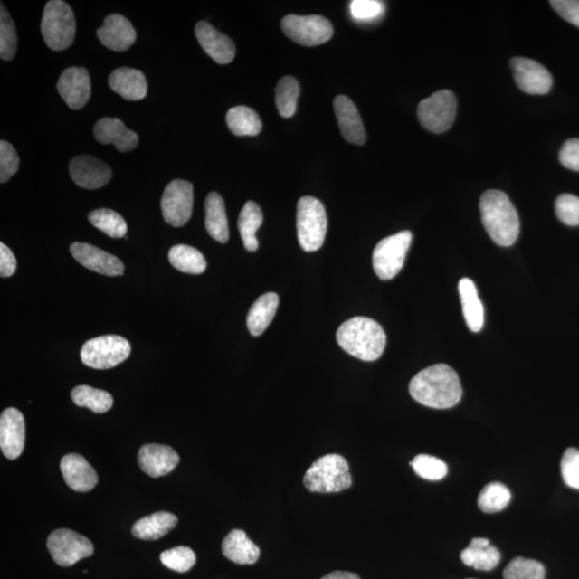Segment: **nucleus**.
Segmentation results:
<instances>
[{
    "mask_svg": "<svg viewBox=\"0 0 579 579\" xmlns=\"http://www.w3.org/2000/svg\"><path fill=\"white\" fill-rule=\"evenodd\" d=\"M61 470L69 488L75 491L86 492L96 488L97 472L82 455L72 453L63 456Z\"/></svg>",
    "mask_w": 579,
    "mask_h": 579,
    "instance_id": "nucleus-21",
    "label": "nucleus"
},
{
    "mask_svg": "<svg viewBox=\"0 0 579 579\" xmlns=\"http://www.w3.org/2000/svg\"><path fill=\"white\" fill-rule=\"evenodd\" d=\"M138 460L142 471L157 479L166 476L177 467L179 456L167 445L145 444L138 451Z\"/></svg>",
    "mask_w": 579,
    "mask_h": 579,
    "instance_id": "nucleus-18",
    "label": "nucleus"
},
{
    "mask_svg": "<svg viewBox=\"0 0 579 579\" xmlns=\"http://www.w3.org/2000/svg\"><path fill=\"white\" fill-rule=\"evenodd\" d=\"M459 291L463 317H465L469 329L473 333L482 331L484 327V307L479 298L476 285L469 278H462L460 281Z\"/></svg>",
    "mask_w": 579,
    "mask_h": 579,
    "instance_id": "nucleus-28",
    "label": "nucleus"
},
{
    "mask_svg": "<svg viewBox=\"0 0 579 579\" xmlns=\"http://www.w3.org/2000/svg\"><path fill=\"white\" fill-rule=\"evenodd\" d=\"M413 242L410 231L385 237L375 246L373 254L375 273L381 280H391L403 268L405 257Z\"/></svg>",
    "mask_w": 579,
    "mask_h": 579,
    "instance_id": "nucleus-8",
    "label": "nucleus"
},
{
    "mask_svg": "<svg viewBox=\"0 0 579 579\" xmlns=\"http://www.w3.org/2000/svg\"><path fill=\"white\" fill-rule=\"evenodd\" d=\"M205 227L214 240L222 242L229 241V224L223 196L211 193L205 200Z\"/></svg>",
    "mask_w": 579,
    "mask_h": 579,
    "instance_id": "nucleus-29",
    "label": "nucleus"
},
{
    "mask_svg": "<svg viewBox=\"0 0 579 579\" xmlns=\"http://www.w3.org/2000/svg\"><path fill=\"white\" fill-rule=\"evenodd\" d=\"M16 271V259L13 252L2 242L0 244V276L8 278Z\"/></svg>",
    "mask_w": 579,
    "mask_h": 579,
    "instance_id": "nucleus-48",
    "label": "nucleus"
},
{
    "mask_svg": "<svg viewBox=\"0 0 579 579\" xmlns=\"http://www.w3.org/2000/svg\"><path fill=\"white\" fill-rule=\"evenodd\" d=\"M90 223L113 239L126 237L127 223L125 219L109 208L92 211L89 215Z\"/></svg>",
    "mask_w": 579,
    "mask_h": 579,
    "instance_id": "nucleus-35",
    "label": "nucleus"
},
{
    "mask_svg": "<svg viewBox=\"0 0 579 579\" xmlns=\"http://www.w3.org/2000/svg\"><path fill=\"white\" fill-rule=\"evenodd\" d=\"M334 109L339 129L346 140L356 145H363L366 142V131H365L360 113L350 98L336 97Z\"/></svg>",
    "mask_w": 579,
    "mask_h": 579,
    "instance_id": "nucleus-22",
    "label": "nucleus"
},
{
    "mask_svg": "<svg viewBox=\"0 0 579 579\" xmlns=\"http://www.w3.org/2000/svg\"><path fill=\"white\" fill-rule=\"evenodd\" d=\"M280 298L276 293H265L253 303L247 317L249 332L253 336L262 335L276 315Z\"/></svg>",
    "mask_w": 579,
    "mask_h": 579,
    "instance_id": "nucleus-30",
    "label": "nucleus"
},
{
    "mask_svg": "<svg viewBox=\"0 0 579 579\" xmlns=\"http://www.w3.org/2000/svg\"><path fill=\"white\" fill-rule=\"evenodd\" d=\"M419 477L428 480H440L447 477L448 466L443 460L431 455L421 454L411 462Z\"/></svg>",
    "mask_w": 579,
    "mask_h": 579,
    "instance_id": "nucleus-41",
    "label": "nucleus"
},
{
    "mask_svg": "<svg viewBox=\"0 0 579 579\" xmlns=\"http://www.w3.org/2000/svg\"><path fill=\"white\" fill-rule=\"evenodd\" d=\"M71 398L79 407L89 408L95 413H106L113 407L111 394L89 385L75 387L71 392Z\"/></svg>",
    "mask_w": 579,
    "mask_h": 579,
    "instance_id": "nucleus-34",
    "label": "nucleus"
},
{
    "mask_svg": "<svg viewBox=\"0 0 579 579\" xmlns=\"http://www.w3.org/2000/svg\"><path fill=\"white\" fill-rule=\"evenodd\" d=\"M351 14L356 20L378 19L384 13V5L376 0H355L350 5Z\"/></svg>",
    "mask_w": 579,
    "mask_h": 579,
    "instance_id": "nucleus-45",
    "label": "nucleus"
},
{
    "mask_svg": "<svg viewBox=\"0 0 579 579\" xmlns=\"http://www.w3.org/2000/svg\"><path fill=\"white\" fill-rule=\"evenodd\" d=\"M299 85L292 77L282 78L276 87V104L282 118L289 119L297 112Z\"/></svg>",
    "mask_w": 579,
    "mask_h": 579,
    "instance_id": "nucleus-36",
    "label": "nucleus"
},
{
    "mask_svg": "<svg viewBox=\"0 0 579 579\" xmlns=\"http://www.w3.org/2000/svg\"><path fill=\"white\" fill-rule=\"evenodd\" d=\"M170 263L186 274L199 275L206 270V261L202 252L188 245H176L169 252Z\"/></svg>",
    "mask_w": 579,
    "mask_h": 579,
    "instance_id": "nucleus-33",
    "label": "nucleus"
},
{
    "mask_svg": "<svg viewBox=\"0 0 579 579\" xmlns=\"http://www.w3.org/2000/svg\"><path fill=\"white\" fill-rule=\"evenodd\" d=\"M109 85L126 100L138 101L147 95V81L142 71L132 68L116 69L109 78Z\"/></svg>",
    "mask_w": 579,
    "mask_h": 579,
    "instance_id": "nucleus-24",
    "label": "nucleus"
},
{
    "mask_svg": "<svg viewBox=\"0 0 579 579\" xmlns=\"http://www.w3.org/2000/svg\"><path fill=\"white\" fill-rule=\"evenodd\" d=\"M49 552L58 565L71 566L94 554V546L84 536L71 529H58L48 538Z\"/></svg>",
    "mask_w": 579,
    "mask_h": 579,
    "instance_id": "nucleus-11",
    "label": "nucleus"
},
{
    "mask_svg": "<svg viewBox=\"0 0 579 579\" xmlns=\"http://www.w3.org/2000/svg\"><path fill=\"white\" fill-rule=\"evenodd\" d=\"M480 215L485 230L497 245L509 247L517 241L520 222L517 208L500 190H488L480 196Z\"/></svg>",
    "mask_w": 579,
    "mask_h": 579,
    "instance_id": "nucleus-2",
    "label": "nucleus"
},
{
    "mask_svg": "<svg viewBox=\"0 0 579 579\" xmlns=\"http://www.w3.org/2000/svg\"><path fill=\"white\" fill-rule=\"evenodd\" d=\"M511 491L501 483L486 485L479 496V508L484 513H498L505 509L511 501Z\"/></svg>",
    "mask_w": 579,
    "mask_h": 579,
    "instance_id": "nucleus-37",
    "label": "nucleus"
},
{
    "mask_svg": "<svg viewBox=\"0 0 579 579\" xmlns=\"http://www.w3.org/2000/svg\"><path fill=\"white\" fill-rule=\"evenodd\" d=\"M71 176L81 188L98 189L111 181L112 170L106 162L92 156H78L71 162Z\"/></svg>",
    "mask_w": 579,
    "mask_h": 579,
    "instance_id": "nucleus-16",
    "label": "nucleus"
},
{
    "mask_svg": "<svg viewBox=\"0 0 579 579\" xmlns=\"http://www.w3.org/2000/svg\"><path fill=\"white\" fill-rule=\"evenodd\" d=\"M505 579H546V567L538 561L515 558L503 572Z\"/></svg>",
    "mask_w": 579,
    "mask_h": 579,
    "instance_id": "nucleus-39",
    "label": "nucleus"
},
{
    "mask_svg": "<svg viewBox=\"0 0 579 579\" xmlns=\"http://www.w3.org/2000/svg\"><path fill=\"white\" fill-rule=\"evenodd\" d=\"M195 36L203 50L220 65H227L233 61L236 53L233 42L207 22L201 21L196 24Z\"/></svg>",
    "mask_w": 579,
    "mask_h": 579,
    "instance_id": "nucleus-20",
    "label": "nucleus"
},
{
    "mask_svg": "<svg viewBox=\"0 0 579 579\" xmlns=\"http://www.w3.org/2000/svg\"><path fill=\"white\" fill-rule=\"evenodd\" d=\"M555 214L558 218L570 227L579 225V198L576 195L564 194L555 201Z\"/></svg>",
    "mask_w": 579,
    "mask_h": 579,
    "instance_id": "nucleus-42",
    "label": "nucleus"
},
{
    "mask_svg": "<svg viewBox=\"0 0 579 579\" xmlns=\"http://www.w3.org/2000/svg\"><path fill=\"white\" fill-rule=\"evenodd\" d=\"M456 97L451 90L434 92L419 104L420 123L428 131L443 133L453 125L456 116Z\"/></svg>",
    "mask_w": 579,
    "mask_h": 579,
    "instance_id": "nucleus-10",
    "label": "nucleus"
},
{
    "mask_svg": "<svg viewBox=\"0 0 579 579\" xmlns=\"http://www.w3.org/2000/svg\"><path fill=\"white\" fill-rule=\"evenodd\" d=\"M281 27L286 36L304 46L326 43L333 37L332 23L321 15H295L283 17Z\"/></svg>",
    "mask_w": 579,
    "mask_h": 579,
    "instance_id": "nucleus-9",
    "label": "nucleus"
},
{
    "mask_svg": "<svg viewBox=\"0 0 579 579\" xmlns=\"http://www.w3.org/2000/svg\"><path fill=\"white\" fill-rule=\"evenodd\" d=\"M509 63L520 90L530 95H546L552 89V75L541 63L525 57H514Z\"/></svg>",
    "mask_w": 579,
    "mask_h": 579,
    "instance_id": "nucleus-13",
    "label": "nucleus"
},
{
    "mask_svg": "<svg viewBox=\"0 0 579 579\" xmlns=\"http://www.w3.org/2000/svg\"><path fill=\"white\" fill-rule=\"evenodd\" d=\"M0 13V57L3 61L9 62L13 61L16 54V28L4 4Z\"/></svg>",
    "mask_w": 579,
    "mask_h": 579,
    "instance_id": "nucleus-38",
    "label": "nucleus"
},
{
    "mask_svg": "<svg viewBox=\"0 0 579 579\" xmlns=\"http://www.w3.org/2000/svg\"><path fill=\"white\" fill-rule=\"evenodd\" d=\"M559 159L566 169L579 172V140L571 138L561 147Z\"/></svg>",
    "mask_w": 579,
    "mask_h": 579,
    "instance_id": "nucleus-46",
    "label": "nucleus"
},
{
    "mask_svg": "<svg viewBox=\"0 0 579 579\" xmlns=\"http://www.w3.org/2000/svg\"><path fill=\"white\" fill-rule=\"evenodd\" d=\"M322 579H361L355 573L350 572H333L331 574L324 576Z\"/></svg>",
    "mask_w": 579,
    "mask_h": 579,
    "instance_id": "nucleus-49",
    "label": "nucleus"
},
{
    "mask_svg": "<svg viewBox=\"0 0 579 579\" xmlns=\"http://www.w3.org/2000/svg\"><path fill=\"white\" fill-rule=\"evenodd\" d=\"M177 517L169 512H157L138 519L132 527V535L140 540L156 541L176 528Z\"/></svg>",
    "mask_w": 579,
    "mask_h": 579,
    "instance_id": "nucleus-27",
    "label": "nucleus"
},
{
    "mask_svg": "<svg viewBox=\"0 0 579 579\" xmlns=\"http://www.w3.org/2000/svg\"><path fill=\"white\" fill-rule=\"evenodd\" d=\"M25 445L24 416L15 408H8L0 416V448L8 460L19 459Z\"/></svg>",
    "mask_w": 579,
    "mask_h": 579,
    "instance_id": "nucleus-14",
    "label": "nucleus"
},
{
    "mask_svg": "<svg viewBox=\"0 0 579 579\" xmlns=\"http://www.w3.org/2000/svg\"><path fill=\"white\" fill-rule=\"evenodd\" d=\"M20 157L9 142H0V182L7 183L19 170Z\"/></svg>",
    "mask_w": 579,
    "mask_h": 579,
    "instance_id": "nucleus-43",
    "label": "nucleus"
},
{
    "mask_svg": "<svg viewBox=\"0 0 579 579\" xmlns=\"http://www.w3.org/2000/svg\"><path fill=\"white\" fill-rule=\"evenodd\" d=\"M336 338L341 349L366 362L378 360L386 346L384 329L378 322L366 317L352 318L341 324Z\"/></svg>",
    "mask_w": 579,
    "mask_h": 579,
    "instance_id": "nucleus-3",
    "label": "nucleus"
},
{
    "mask_svg": "<svg viewBox=\"0 0 579 579\" xmlns=\"http://www.w3.org/2000/svg\"><path fill=\"white\" fill-rule=\"evenodd\" d=\"M71 252L79 263L86 269L107 276H119L124 274V263L113 254L101 251L86 242H74Z\"/></svg>",
    "mask_w": 579,
    "mask_h": 579,
    "instance_id": "nucleus-17",
    "label": "nucleus"
},
{
    "mask_svg": "<svg viewBox=\"0 0 579 579\" xmlns=\"http://www.w3.org/2000/svg\"><path fill=\"white\" fill-rule=\"evenodd\" d=\"M304 484L307 489L314 492H339L350 489L349 463L338 454L322 456L306 471Z\"/></svg>",
    "mask_w": 579,
    "mask_h": 579,
    "instance_id": "nucleus-4",
    "label": "nucleus"
},
{
    "mask_svg": "<svg viewBox=\"0 0 579 579\" xmlns=\"http://www.w3.org/2000/svg\"><path fill=\"white\" fill-rule=\"evenodd\" d=\"M409 392L416 402L433 409L453 408L462 396L459 375L445 364L432 365L415 375Z\"/></svg>",
    "mask_w": 579,
    "mask_h": 579,
    "instance_id": "nucleus-1",
    "label": "nucleus"
},
{
    "mask_svg": "<svg viewBox=\"0 0 579 579\" xmlns=\"http://www.w3.org/2000/svg\"><path fill=\"white\" fill-rule=\"evenodd\" d=\"M263 223V214L253 201H248L240 214L239 230L244 246L248 252H257L259 242L257 231Z\"/></svg>",
    "mask_w": 579,
    "mask_h": 579,
    "instance_id": "nucleus-31",
    "label": "nucleus"
},
{
    "mask_svg": "<svg viewBox=\"0 0 579 579\" xmlns=\"http://www.w3.org/2000/svg\"><path fill=\"white\" fill-rule=\"evenodd\" d=\"M561 474L565 483L573 489L579 490V451L567 449L561 460Z\"/></svg>",
    "mask_w": 579,
    "mask_h": 579,
    "instance_id": "nucleus-44",
    "label": "nucleus"
},
{
    "mask_svg": "<svg viewBox=\"0 0 579 579\" xmlns=\"http://www.w3.org/2000/svg\"><path fill=\"white\" fill-rule=\"evenodd\" d=\"M223 554L236 565H253L260 557V548L244 531L232 530L223 543Z\"/></svg>",
    "mask_w": 579,
    "mask_h": 579,
    "instance_id": "nucleus-25",
    "label": "nucleus"
},
{
    "mask_svg": "<svg viewBox=\"0 0 579 579\" xmlns=\"http://www.w3.org/2000/svg\"><path fill=\"white\" fill-rule=\"evenodd\" d=\"M194 186L189 182L176 179L166 187L161 199L162 215L172 227L181 228L193 215Z\"/></svg>",
    "mask_w": 579,
    "mask_h": 579,
    "instance_id": "nucleus-12",
    "label": "nucleus"
},
{
    "mask_svg": "<svg viewBox=\"0 0 579 579\" xmlns=\"http://www.w3.org/2000/svg\"><path fill=\"white\" fill-rule=\"evenodd\" d=\"M96 140L101 144H113L121 153L130 152L138 144V137L119 119L104 118L97 121L94 128Z\"/></svg>",
    "mask_w": 579,
    "mask_h": 579,
    "instance_id": "nucleus-23",
    "label": "nucleus"
},
{
    "mask_svg": "<svg viewBox=\"0 0 579 579\" xmlns=\"http://www.w3.org/2000/svg\"><path fill=\"white\" fill-rule=\"evenodd\" d=\"M460 558L463 564L473 569L491 571L499 565L501 555L499 550L491 546L488 538L477 537L473 538L465 550H462Z\"/></svg>",
    "mask_w": 579,
    "mask_h": 579,
    "instance_id": "nucleus-26",
    "label": "nucleus"
},
{
    "mask_svg": "<svg viewBox=\"0 0 579 579\" xmlns=\"http://www.w3.org/2000/svg\"><path fill=\"white\" fill-rule=\"evenodd\" d=\"M97 36L108 49L124 52L129 50L136 43L137 33L125 16L111 14L106 17L103 25L98 29Z\"/></svg>",
    "mask_w": 579,
    "mask_h": 579,
    "instance_id": "nucleus-19",
    "label": "nucleus"
},
{
    "mask_svg": "<svg viewBox=\"0 0 579 579\" xmlns=\"http://www.w3.org/2000/svg\"><path fill=\"white\" fill-rule=\"evenodd\" d=\"M227 124L231 132L237 137H254L262 130V121L257 112L244 106L229 109Z\"/></svg>",
    "mask_w": 579,
    "mask_h": 579,
    "instance_id": "nucleus-32",
    "label": "nucleus"
},
{
    "mask_svg": "<svg viewBox=\"0 0 579 579\" xmlns=\"http://www.w3.org/2000/svg\"><path fill=\"white\" fill-rule=\"evenodd\" d=\"M44 43L53 51L67 50L74 42L75 19L71 5L62 0L46 3L42 22Z\"/></svg>",
    "mask_w": 579,
    "mask_h": 579,
    "instance_id": "nucleus-6",
    "label": "nucleus"
},
{
    "mask_svg": "<svg viewBox=\"0 0 579 579\" xmlns=\"http://www.w3.org/2000/svg\"><path fill=\"white\" fill-rule=\"evenodd\" d=\"M160 561L167 569L185 573L193 569L196 563V557L193 549L187 546H178L161 553Z\"/></svg>",
    "mask_w": 579,
    "mask_h": 579,
    "instance_id": "nucleus-40",
    "label": "nucleus"
},
{
    "mask_svg": "<svg viewBox=\"0 0 579 579\" xmlns=\"http://www.w3.org/2000/svg\"><path fill=\"white\" fill-rule=\"evenodd\" d=\"M131 353L129 341L118 335L100 336L86 341L81 360L90 368L109 369L125 362Z\"/></svg>",
    "mask_w": 579,
    "mask_h": 579,
    "instance_id": "nucleus-7",
    "label": "nucleus"
},
{
    "mask_svg": "<svg viewBox=\"0 0 579 579\" xmlns=\"http://www.w3.org/2000/svg\"><path fill=\"white\" fill-rule=\"evenodd\" d=\"M550 5L563 19L579 28L578 0H553Z\"/></svg>",
    "mask_w": 579,
    "mask_h": 579,
    "instance_id": "nucleus-47",
    "label": "nucleus"
},
{
    "mask_svg": "<svg viewBox=\"0 0 579 579\" xmlns=\"http://www.w3.org/2000/svg\"><path fill=\"white\" fill-rule=\"evenodd\" d=\"M57 90L62 100L72 109H81L89 102L91 95V82L85 68L66 69L57 83Z\"/></svg>",
    "mask_w": 579,
    "mask_h": 579,
    "instance_id": "nucleus-15",
    "label": "nucleus"
},
{
    "mask_svg": "<svg viewBox=\"0 0 579 579\" xmlns=\"http://www.w3.org/2000/svg\"><path fill=\"white\" fill-rule=\"evenodd\" d=\"M297 229L299 245L305 252H317L322 247L327 231V216L322 203L314 196L299 199Z\"/></svg>",
    "mask_w": 579,
    "mask_h": 579,
    "instance_id": "nucleus-5",
    "label": "nucleus"
}]
</instances>
